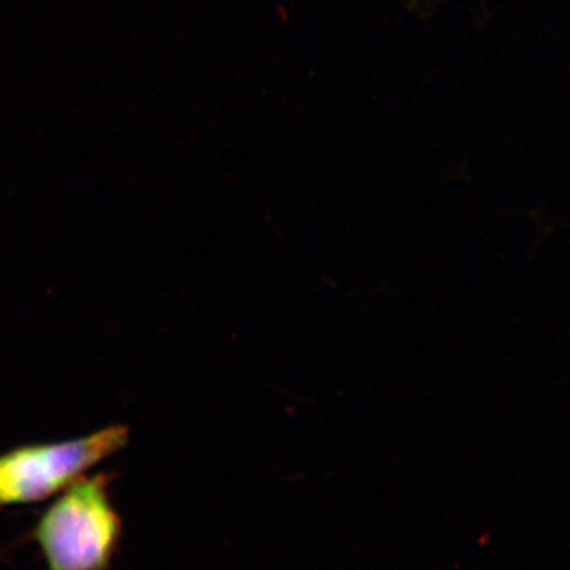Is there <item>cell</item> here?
Here are the masks:
<instances>
[{
    "instance_id": "6da1fadb",
    "label": "cell",
    "mask_w": 570,
    "mask_h": 570,
    "mask_svg": "<svg viewBox=\"0 0 570 570\" xmlns=\"http://www.w3.org/2000/svg\"><path fill=\"white\" fill-rule=\"evenodd\" d=\"M111 480L108 472L82 475L41 513L31 539L47 570H110L122 535Z\"/></svg>"
},
{
    "instance_id": "7a4b0ae2",
    "label": "cell",
    "mask_w": 570,
    "mask_h": 570,
    "mask_svg": "<svg viewBox=\"0 0 570 570\" xmlns=\"http://www.w3.org/2000/svg\"><path fill=\"white\" fill-rule=\"evenodd\" d=\"M129 430L111 425L89 436L31 444L0 455V509L58 497L67 487L126 448Z\"/></svg>"
}]
</instances>
